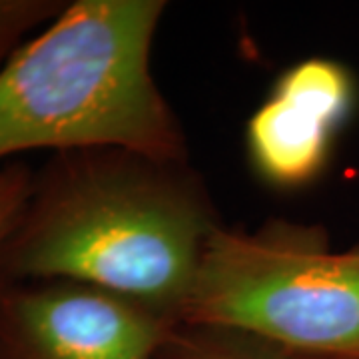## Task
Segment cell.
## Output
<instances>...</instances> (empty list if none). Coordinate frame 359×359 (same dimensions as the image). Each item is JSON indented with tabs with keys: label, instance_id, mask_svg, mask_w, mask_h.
I'll use <instances>...</instances> for the list:
<instances>
[{
	"label": "cell",
	"instance_id": "cell-1",
	"mask_svg": "<svg viewBox=\"0 0 359 359\" xmlns=\"http://www.w3.org/2000/svg\"><path fill=\"white\" fill-rule=\"evenodd\" d=\"M216 200L190 158L118 146L74 148L32 170L30 192L0 244V285L72 280L184 320Z\"/></svg>",
	"mask_w": 359,
	"mask_h": 359
},
{
	"label": "cell",
	"instance_id": "cell-2",
	"mask_svg": "<svg viewBox=\"0 0 359 359\" xmlns=\"http://www.w3.org/2000/svg\"><path fill=\"white\" fill-rule=\"evenodd\" d=\"M166 8L164 0L66 2L0 70V162L94 146L190 158L180 116L152 74Z\"/></svg>",
	"mask_w": 359,
	"mask_h": 359
},
{
	"label": "cell",
	"instance_id": "cell-3",
	"mask_svg": "<svg viewBox=\"0 0 359 359\" xmlns=\"http://www.w3.org/2000/svg\"><path fill=\"white\" fill-rule=\"evenodd\" d=\"M262 335L316 359H359V244L285 218L222 226L205 245L184 320Z\"/></svg>",
	"mask_w": 359,
	"mask_h": 359
},
{
	"label": "cell",
	"instance_id": "cell-4",
	"mask_svg": "<svg viewBox=\"0 0 359 359\" xmlns=\"http://www.w3.org/2000/svg\"><path fill=\"white\" fill-rule=\"evenodd\" d=\"M178 323L90 283L0 285V359H154Z\"/></svg>",
	"mask_w": 359,
	"mask_h": 359
},
{
	"label": "cell",
	"instance_id": "cell-5",
	"mask_svg": "<svg viewBox=\"0 0 359 359\" xmlns=\"http://www.w3.org/2000/svg\"><path fill=\"white\" fill-rule=\"evenodd\" d=\"M355 104V76L335 58L309 56L282 70L244 128L245 162L257 182L285 194L316 184Z\"/></svg>",
	"mask_w": 359,
	"mask_h": 359
},
{
	"label": "cell",
	"instance_id": "cell-6",
	"mask_svg": "<svg viewBox=\"0 0 359 359\" xmlns=\"http://www.w3.org/2000/svg\"><path fill=\"white\" fill-rule=\"evenodd\" d=\"M154 359H316L262 335L219 323L180 321Z\"/></svg>",
	"mask_w": 359,
	"mask_h": 359
},
{
	"label": "cell",
	"instance_id": "cell-7",
	"mask_svg": "<svg viewBox=\"0 0 359 359\" xmlns=\"http://www.w3.org/2000/svg\"><path fill=\"white\" fill-rule=\"evenodd\" d=\"M68 0H0V70L26 40L62 13Z\"/></svg>",
	"mask_w": 359,
	"mask_h": 359
},
{
	"label": "cell",
	"instance_id": "cell-8",
	"mask_svg": "<svg viewBox=\"0 0 359 359\" xmlns=\"http://www.w3.org/2000/svg\"><path fill=\"white\" fill-rule=\"evenodd\" d=\"M32 182V170L25 162H11L0 168V244L18 218Z\"/></svg>",
	"mask_w": 359,
	"mask_h": 359
}]
</instances>
